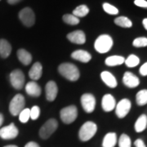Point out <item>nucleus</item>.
Here are the masks:
<instances>
[{
  "label": "nucleus",
  "mask_w": 147,
  "mask_h": 147,
  "mask_svg": "<svg viewBox=\"0 0 147 147\" xmlns=\"http://www.w3.org/2000/svg\"><path fill=\"white\" fill-rule=\"evenodd\" d=\"M58 71L64 78L69 81H77L79 79L80 74L79 69L76 65L71 63H63L59 65Z\"/></svg>",
  "instance_id": "f257e3e1"
},
{
  "label": "nucleus",
  "mask_w": 147,
  "mask_h": 147,
  "mask_svg": "<svg viewBox=\"0 0 147 147\" xmlns=\"http://www.w3.org/2000/svg\"><path fill=\"white\" fill-rule=\"evenodd\" d=\"M97 131V126L93 122H86L81 127L79 132V139L83 142L89 141L91 138L94 137Z\"/></svg>",
  "instance_id": "f03ea898"
},
{
  "label": "nucleus",
  "mask_w": 147,
  "mask_h": 147,
  "mask_svg": "<svg viewBox=\"0 0 147 147\" xmlns=\"http://www.w3.org/2000/svg\"><path fill=\"white\" fill-rule=\"evenodd\" d=\"M113 46V39L108 34H102L96 38L95 42V49L100 53L109 52Z\"/></svg>",
  "instance_id": "7ed1b4c3"
},
{
  "label": "nucleus",
  "mask_w": 147,
  "mask_h": 147,
  "mask_svg": "<svg viewBox=\"0 0 147 147\" xmlns=\"http://www.w3.org/2000/svg\"><path fill=\"white\" fill-rule=\"evenodd\" d=\"M25 105H26L25 97L21 94L16 95L12 98V100H11L10 105H9L10 113L13 116L19 115V114L24 110Z\"/></svg>",
  "instance_id": "20e7f679"
},
{
  "label": "nucleus",
  "mask_w": 147,
  "mask_h": 147,
  "mask_svg": "<svg viewBox=\"0 0 147 147\" xmlns=\"http://www.w3.org/2000/svg\"><path fill=\"white\" fill-rule=\"evenodd\" d=\"M60 116L63 123L66 124H69L75 121L78 116V110L76 106L69 105L65 108H64L60 112Z\"/></svg>",
  "instance_id": "39448f33"
},
{
  "label": "nucleus",
  "mask_w": 147,
  "mask_h": 147,
  "mask_svg": "<svg viewBox=\"0 0 147 147\" xmlns=\"http://www.w3.org/2000/svg\"><path fill=\"white\" fill-rule=\"evenodd\" d=\"M58 127L57 121L54 119H50L42 125L39 130V136L42 139H47L53 135Z\"/></svg>",
  "instance_id": "423d86ee"
},
{
  "label": "nucleus",
  "mask_w": 147,
  "mask_h": 147,
  "mask_svg": "<svg viewBox=\"0 0 147 147\" xmlns=\"http://www.w3.org/2000/svg\"><path fill=\"white\" fill-rule=\"evenodd\" d=\"M19 18L27 27H31L35 23V15L31 8L25 7L19 12Z\"/></svg>",
  "instance_id": "0eeeda50"
},
{
  "label": "nucleus",
  "mask_w": 147,
  "mask_h": 147,
  "mask_svg": "<svg viewBox=\"0 0 147 147\" xmlns=\"http://www.w3.org/2000/svg\"><path fill=\"white\" fill-rule=\"evenodd\" d=\"M10 82L14 88L21 89L25 84V75L23 72L20 69L13 70L10 74Z\"/></svg>",
  "instance_id": "6e6552de"
},
{
  "label": "nucleus",
  "mask_w": 147,
  "mask_h": 147,
  "mask_svg": "<svg viewBox=\"0 0 147 147\" xmlns=\"http://www.w3.org/2000/svg\"><path fill=\"white\" fill-rule=\"evenodd\" d=\"M19 131L14 123L0 128V137L3 140H11L18 136Z\"/></svg>",
  "instance_id": "1a4fd4ad"
},
{
  "label": "nucleus",
  "mask_w": 147,
  "mask_h": 147,
  "mask_svg": "<svg viewBox=\"0 0 147 147\" xmlns=\"http://www.w3.org/2000/svg\"><path fill=\"white\" fill-rule=\"evenodd\" d=\"M81 104L83 106V109L87 113H92L95 110L96 106V99L93 95L90 93L84 94L81 97Z\"/></svg>",
  "instance_id": "9d476101"
},
{
  "label": "nucleus",
  "mask_w": 147,
  "mask_h": 147,
  "mask_svg": "<svg viewBox=\"0 0 147 147\" xmlns=\"http://www.w3.org/2000/svg\"><path fill=\"white\" fill-rule=\"evenodd\" d=\"M115 107L116 115L119 119H123L128 114L131 109V101L128 99H123L118 103Z\"/></svg>",
  "instance_id": "9b49d317"
},
{
  "label": "nucleus",
  "mask_w": 147,
  "mask_h": 147,
  "mask_svg": "<svg viewBox=\"0 0 147 147\" xmlns=\"http://www.w3.org/2000/svg\"><path fill=\"white\" fill-rule=\"evenodd\" d=\"M45 91H46V97L48 101H53L56 99L57 96L58 88L57 84L53 81H49L47 84H46V88H45Z\"/></svg>",
  "instance_id": "f8f14e48"
},
{
  "label": "nucleus",
  "mask_w": 147,
  "mask_h": 147,
  "mask_svg": "<svg viewBox=\"0 0 147 147\" xmlns=\"http://www.w3.org/2000/svg\"><path fill=\"white\" fill-rule=\"evenodd\" d=\"M123 82L128 88H137L140 84V80L136 75H134L131 72H126L123 75Z\"/></svg>",
  "instance_id": "ddd939ff"
},
{
  "label": "nucleus",
  "mask_w": 147,
  "mask_h": 147,
  "mask_svg": "<svg viewBox=\"0 0 147 147\" xmlns=\"http://www.w3.org/2000/svg\"><path fill=\"white\" fill-rule=\"evenodd\" d=\"M101 105H102V109L105 110V112H110L111 110H114L116 106L115 99L114 98V96L112 95H105L102 98Z\"/></svg>",
  "instance_id": "4468645a"
},
{
  "label": "nucleus",
  "mask_w": 147,
  "mask_h": 147,
  "mask_svg": "<svg viewBox=\"0 0 147 147\" xmlns=\"http://www.w3.org/2000/svg\"><path fill=\"white\" fill-rule=\"evenodd\" d=\"M67 38L71 42L76 44H84L86 41L85 34L82 30H76L69 33L67 35Z\"/></svg>",
  "instance_id": "2eb2a0df"
},
{
  "label": "nucleus",
  "mask_w": 147,
  "mask_h": 147,
  "mask_svg": "<svg viewBox=\"0 0 147 147\" xmlns=\"http://www.w3.org/2000/svg\"><path fill=\"white\" fill-rule=\"evenodd\" d=\"M71 57L74 58V60L79 61L81 62L87 63L89 62L90 60L92 59V56L89 53L84 51V50H77L75 52H74L71 54Z\"/></svg>",
  "instance_id": "dca6fc26"
},
{
  "label": "nucleus",
  "mask_w": 147,
  "mask_h": 147,
  "mask_svg": "<svg viewBox=\"0 0 147 147\" xmlns=\"http://www.w3.org/2000/svg\"><path fill=\"white\" fill-rule=\"evenodd\" d=\"M100 78L102 79V81L105 83L108 87H110L111 88H115L117 86V81L115 76L108 71H103L100 74Z\"/></svg>",
  "instance_id": "f3484780"
},
{
  "label": "nucleus",
  "mask_w": 147,
  "mask_h": 147,
  "mask_svg": "<svg viewBox=\"0 0 147 147\" xmlns=\"http://www.w3.org/2000/svg\"><path fill=\"white\" fill-rule=\"evenodd\" d=\"M26 91L27 94L31 96H39L41 94V88L38 86V84L32 81L29 82L26 86Z\"/></svg>",
  "instance_id": "a211bd4d"
},
{
  "label": "nucleus",
  "mask_w": 147,
  "mask_h": 147,
  "mask_svg": "<svg viewBox=\"0 0 147 147\" xmlns=\"http://www.w3.org/2000/svg\"><path fill=\"white\" fill-rule=\"evenodd\" d=\"M42 72V66L39 62H36L33 65V66L30 69L29 75L30 77V79L34 80H38L41 78Z\"/></svg>",
  "instance_id": "6ab92c4d"
},
{
  "label": "nucleus",
  "mask_w": 147,
  "mask_h": 147,
  "mask_svg": "<svg viewBox=\"0 0 147 147\" xmlns=\"http://www.w3.org/2000/svg\"><path fill=\"white\" fill-rule=\"evenodd\" d=\"M17 57L21 63L25 65H28L31 63L32 56L25 49H19L17 51Z\"/></svg>",
  "instance_id": "aec40b11"
},
{
  "label": "nucleus",
  "mask_w": 147,
  "mask_h": 147,
  "mask_svg": "<svg viewBox=\"0 0 147 147\" xmlns=\"http://www.w3.org/2000/svg\"><path fill=\"white\" fill-rule=\"evenodd\" d=\"M11 46L5 39H0V56L3 58H7L10 56Z\"/></svg>",
  "instance_id": "412c9836"
},
{
  "label": "nucleus",
  "mask_w": 147,
  "mask_h": 147,
  "mask_svg": "<svg viewBox=\"0 0 147 147\" xmlns=\"http://www.w3.org/2000/svg\"><path fill=\"white\" fill-rule=\"evenodd\" d=\"M117 142V136L115 132L107 133L103 139L102 146L103 147H115Z\"/></svg>",
  "instance_id": "4be33fe9"
},
{
  "label": "nucleus",
  "mask_w": 147,
  "mask_h": 147,
  "mask_svg": "<svg viewBox=\"0 0 147 147\" xmlns=\"http://www.w3.org/2000/svg\"><path fill=\"white\" fill-rule=\"evenodd\" d=\"M125 58L121 57V56H111L106 58L105 63L108 66H115V65H119L124 63Z\"/></svg>",
  "instance_id": "5701e85b"
},
{
  "label": "nucleus",
  "mask_w": 147,
  "mask_h": 147,
  "mask_svg": "<svg viewBox=\"0 0 147 147\" xmlns=\"http://www.w3.org/2000/svg\"><path fill=\"white\" fill-rule=\"evenodd\" d=\"M147 126V116L146 115H142L135 123V130L137 132L143 131Z\"/></svg>",
  "instance_id": "b1692460"
},
{
  "label": "nucleus",
  "mask_w": 147,
  "mask_h": 147,
  "mask_svg": "<svg viewBox=\"0 0 147 147\" xmlns=\"http://www.w3.org/2000/svg\"><path fill=\"white\" fill-rule=\"evenodd\" d=\"M89 12V9L86 5H80L77 7L73 11V15L76 17H84L87 16Z\"/></svg>",
  "instance_id": "393cba45"
},
{
  "label": "nucleus",
  "mask_w": 147,
  "mask_h": 147,
  "mask_svg": "<svg viewBox=\"0 0 147 147\" xmlns=\"http://www.w3.org/2000/svg\"><path fill=\"white\" fill-rule=\"evenodd\" d=\"M115 23L117 26L123 27V28H130L132 26L131 21L127 17H125V16L117 17L115 20Z\"/></svg>",
  "instance_id": "a878e982"
},
{
  "label": "nucleus",
  "mask_w": 147,
  "mask_h": 147,
  "mask_svg": "<svg viewBox=\"0 0 147 147\" xmlns=\"http://www.w3.org/2000/svg\"><path fill=\"white\" fill-rule=\"evenodd\" d=\"M137 103L138 105H145L147 104V90L144 89L138 92L137 94Z\"/></svg>",
  "instance_id": "bb28decb"
},
{
  "label": "nucleus",
  "mask_w": 147,
  "mask_h": 147,
  "mask_svg": "<svg viewBox=\"0 0 147 147\" xmlns=\"http://www.w3.org/2000/svg\"><path fill=\"white\" fill-rule=\"evenodd\" d=\"M124 62H125V64H126V65L127 67L131 68V67L137 66V65L139 64V62H140V60H139V58L137 57L136 55H130L125 60Z\"/></svg>",
  "instance_id": "cd10ccee"
},
{
  "label": "nucleus",
  "mask_w": 147,
  "mask_h": 147,
  "mask_svg": "<svg viewBox=\"0 0 147 147\" xmlns=\"http://www.w3.org/2000/svg\"><path fill=\"white\" fill-rule=\"evenodd\" d=\"M63 21L68 24V25H71V26H75L79 23V19L78 17H76L74 15L71 14H65L63 16Z\"/></svg>",
  "instance_id": "c85d7f7f"
},
{
  "label": "nucleus",
  "mask_w": 147,
  "mask_h": 147,
  "mask_svg": "<svg viewBox=\"0 0 147 147\" xmlns=\"http://www.w3.org/2000/svg\"><path fill=\"white\" fill-rule=\"evenodd\" d=\"M131 139L126 134H122L119 137V147H131Z\"/></svg>",
  "instance_id": "c756f323"
},
{
  "label": "nucleus",
  "mask_w": 147,
  "mask_h": 147,
  "mask_svg": "<svg viewBox=\"0 0 147 147\" xmlns=\"http://www.w3.org/2000/svg\"><path fill=\"white\" fill-rule=\"evenodd\" d=\"M30 119V109H24L19 114V120L21 123H27L29 119Z\"/></svg>",
  "instance_id": "7c9ffc66"
},
{
  "label": "nucleus",
  "mask_w": 147,
  "mask_h": 147,
  "mask_svg": "<svg viewBox=\"0 0 147 147\" xmlns=\"http://www.w3.org/2000/svg\"><path fill=\"white\" fill-rule=\"evenodd\" d=\"M103 9L105 10V12H107L110 15H116L119 13V10L116 8L115 7H114L110 3H107L103 4Z\"/></svg>",
  "instance_id": "2f4dec72"
},
{
  "label": "nucleus",
  "mask_w": 147,
  "mask_h": 147,
  "mask_svg": "<svg viewBox=\"0 0 147 147\" xmlns=\"http://www.w3.org/2000/svg\"><path fill=\"white\" fill-rule=\"evenodd\" d=\"M133 46L136 47H146L147 46V38L145 37H140L137 38L136 39H134V41L132 42Z\"/></svg>",
  "instance_id": "473e14b6"
},
{
  "label": "nucleus",
  "mask_w": 147,
  "mask_h": 147,
  "mask_svg": "<svg viewBox=\"0 0 147 147\" xmlns=\"http://www.w3.org/2000/svg\"><path fill=\"white\" fill-rule=\"evenodd\" d=\"M40 115V109L38 106L34 105L32 107V109L30 110V119H32L33 120H36L38 119V116Z\"/></svg>",
  "instance_id": "72a5a7b5"
},
{
  "label": "nucleus",
  "mask_w": 147,
  "mask_h": 147,
  "mask_svg": "<svg viewBox=\"0 0 147 147\" xmlns=\"http://www.w3.org/2000/svg\"><path fill=\"white\" fill-rule=\"evenodd\" d=\"M134 3L141 7H147V2L146 0H135Z\"/></svg>",
  "instance_id": "f704fd0d"
},
{
  "label": "nucleus",
  "mask_w": 147,
  "mask_h": 147,
  "mask_svg": "<svg viewBox=\"0 0 147 147\" xmlns=\"http://www.w3.org/2000/svg\"><path fill=\"white\" fill-rule=\"evenodd\" d=\"M140 74H142V76H146L147 75V62L145 64H143L141 68H140Z\"/></svg>",
  "instance_id": "c9c22d12"
},
{
  "label": "nucleus",
  "mask_w": 147,
  "mask_h": 147,
  "mask_svg": "<svg viewBox=\"0 0 147 147\" xmlns=\"http://www.w3.org/2000/svg\"><path fill=\"white\" fill-rule=\"evenodd\" d=\"M134 145H135L136 147H146V145H145V143H144V142L142 140H141V139L136 140L135 142H134Z\"/></svg>",
  "instance_id": "e433bc0d"
},
{
  "label": "nucleus",
  "mask_w": 147,
  "mask_h": 147,
  "mask_svg": "<svg viewBox=\"0 0 147 147\" xmlns=\"http://www.w3.org/2000/svg\"><path fill=\"white\" fill-rule=\"evenodd\" d=\"M25 147H40V146H38V144H37L36 142H29V143H27Z\"/></svg>",
  "instance_id": "4c0bfd02"
},
{
  "label": "nucleus",
  "mask_w": 147,
  "mask_h": 147,
  "mask_svg": "<svg viewBox=\"0 0 147 147\" xmlns=\"http://www.w3.org/2000/svg\"><path fill=\"white\" fill-rule=\"evenodd\" d=\"M21 0H7V2H8V3H10V4H16L17 3H19Z\"/></svg>",
  "instance_id": "58836bf2"
},
{
  "label": "nucleus",
  "mask_w": 147,
  "mask_h": 147,
  "mask_svg": "<svg viewBox=\"0 0 147 147\" xmlns=\"http://www.w3.org/2000/svg\"><path fill=\"white\" fill-rule=\"evenodd\" d=\"M143 26L145 27V29L147 30V18H145L143 20Z\"/></svg>",
  "instance_id": "ea45409f"
},
{
  "label": "nucleus",
  "mask_w": 147,
  "mask_h": 147,
  "mask_svg": "<svg viewBox=\"0 0 147 147\" xmlns=\"http://www.w3.org/2000/svg\"><path fill=\"white\" fill-rule=\"evenodd\" d=\"M3 123V115L2 114H0V127L2 126Z\"/></svg>",
  "instance_id": "a19ab883"
},
{
  "label": "nucleus",
  "mask_w": 147,
  "mask_h": 147,
  "mask_svg": "<svg viewBox=\"0 0 147 147\" xmlns=\"http://www.w3.org/2000/svg\"><path fill=\"white\" fill-rule=\"evenodd\" d=\"M4 147H18V146H14V145H10V146H4Z\"/></svg>",
  "instance_id": "79ce46f5"
}]
</instances>
